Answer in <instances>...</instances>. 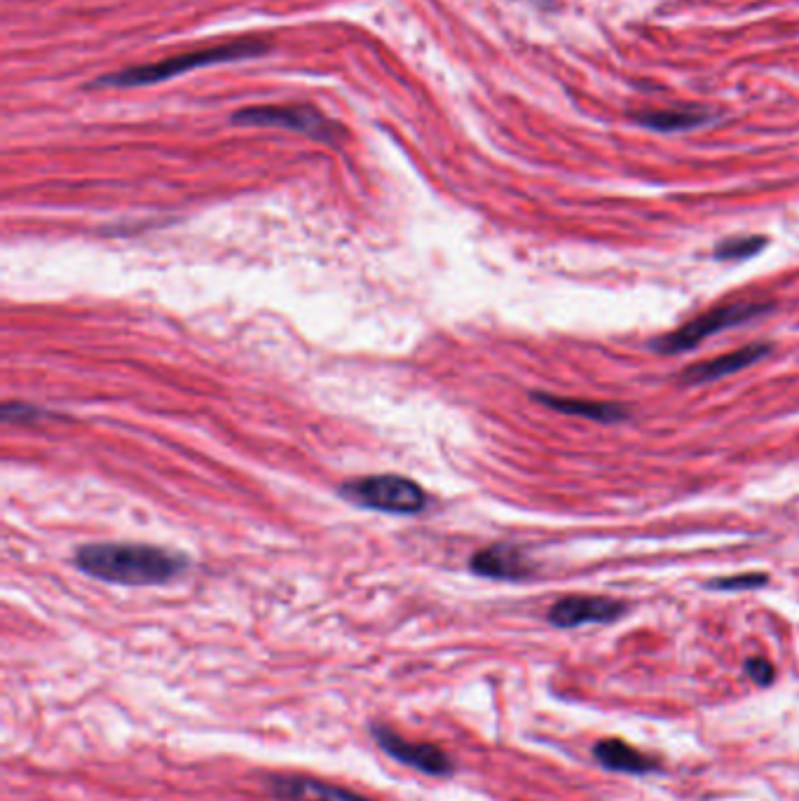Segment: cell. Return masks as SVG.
Here are the masks:
<instances>
[{
    "instance_id": "1",
    "label": "cell",
    "mask_w": 799,
    "mask_h": 801,
    "mask_svg": "<svg viewBox=\"0 0 799 801\" xmlns=\"http://www.w3.org/2000/svg\"><path fill=\"white\" fill-rule=\"evenodd\" d=\"M73 563L87 577L120 586H160L186 572L183 553L150 544H87Z\"/></svg>"
},
{
    "instance_id": "2",
    "label": "cell",
    "mask_w": 799,
    "mask_h": 801,
    "mask_svg": "<svg viewBox=\"0 0 799 801\" xmlns=\"http://www.w3.org/2000/svg\"><path fill=\"white\" fill-rule=\"evenodd\" d=\"M268 43L258 38L247 40H232V43H221L214 47H202V50H193L186 54H176V57L155 61V64H141L125 68V71L101 75L94 80L90 87H146L157 85V82L172 80L176 75L193 71L200 66H214L225 64V61H239V59H254L268 52Z\"/></svg>"
},
{
    "instance_id": "3",
    "label": "cell",
    "mask_w": 799,
    "mask_h": 801,
    "mask_svg": "<svg viewBox=\"0 0 799 801\" xmlns=\"http://www.w3.org/2000/svg\"><path fill=\"white\" fill-rule=\"evenodd\" d=\"M347 502L364 506V509L399 513V516H413L427 506V492L411 478L380 474L366 476L357 481H347L340 488Z\"/></svg>"
},
{
    "instance_id": "4",
    "label": "cell",
    "mask_w": 799,
    "mask_h": 801,
    "mask_svg": "<svg viewBox=\"0 0 799 801\" xmlns=\"http://www.w3.org/2000/svg\"><path fill=\"white\" fill-rule=\"evenodd\" d=\"M232 122L235 125L244 127H277V129H291V132L305 134L314 141H324L331 143V146H338V141L345 136V129L333 122L331 118H326L322 111L312 106H249V108H239V111L232 115Z\"/></svg>"
},
{
    "instance_id": "5",
    "label": "cell",
    "mask_w": 799,
    "mask_h": 801,
    "mask_svg": "<svg viewBox=\"0 0 799 801\" xmlns=\"http://www.w3.org/2000/svg\"><path fill=\"white\" fill-rule=\"evenodd\" d=\"M771 310L769 303H734L725 307H715L701 317L687 321L678 331L664 335L654 342V349L661 354H682L687 349H694L701 340L710 338V335L725 331V328L741 326L746 321H753L762 314Z\"/></svg>"
},
{
    "instance_id": "6",
    "label": "cell",
    "mask_w": 799,
    "mask_h": 801,
    "mask_svg": "<svg viewBox=\"0 0 799 801\" xmlns=\"http://www.w3.org/2000/svg\"><path fill=\"white\" fill-rule=\"evenodd\" d=\"M371 734L382 752H387L396 762L413 766V769L427 773V776H450L453 773V759L439 745L406 741L404 736H399L385 724H373Z\"/></svg>"
},
{
    "instance_id": "7",
    "label": "cell",
    "mask_w": 799,
    "mask_h": 801,
    "mask_svg": "<svg viewBox=\"0 0 799 801\" xmlns=\"http://www.w3.org/2000/svg\"><path fill=\"white\" fill-rule=\"evenodd\" d=\"M626 614V605L600 595H568L549 609V623L556 628H577L584 623H612Z\"/></svg>"
},
{
    "instance_id": "8",
    "label": "cell",
    "mask_w": 799,
    "mask_h": 801,
    "mask_svg": "<svg viewBox=\"0 0 799 801\" xmlns=\"http://www.w3.org/2000/svg\"><path fill=\"white\" fill-rule=\"evenodd\" d=\"M265 785L277 799L284 801H373L364 794L347 790V787L331 785L326 780L310 776H298V773H272L265 778Z\"/></svg>"
},
{
    "instance_id": "9",
    "label": "cell",
    "mask_w": 799,
    "mask_h": 801,
    "mask_svg": "<svg viewBox=\"0 0 799 801\" xmlns=\"http://www.w3.org/2000/svg\"><path fill=\"white\" fill-rule=\"evenodd\" d=\"M469 567L478 577L500 581H523L532 577V572H535L528 563V558H525V553L511 544H495L478 551L469 560Z\"/></svg>"
},
{
    "instance_id": "10",
    "label": "cell",
    "mask_w": 799,
    "mask_h": 801,
    "mask_svg": "<svg viewBox=\"0 0 799 801\" xmlns=\"http://www.w3.org/2000/svg\"><path fill=\"white\" fill-rule=\"evenodd\" d=\"M769 354H771L769 345H764V342H755V345L741 347V349H736V352L715 356V359L701 361V364L687 368V371L682 373V382H687V385H706V382H715L720 378H727V375H732V373H739V371H743V368L762 361L764 356H769Z\"/></svg>"
},
{
    "instance_id": "11",
    "label": "cell",
    "mask_w": 799,
    "mask_h": 801,
    "mask_svg": "<svg viewBox=\"0 0 799 801\" xmlns=\"http://www.w3.org/2000/svg\"><path fill=\"white\" fill-rule=\"evenodd\" d=\"M593 757L598 759L600 766L619 773H633V776H643V773L659 771V762L645 752H640L633 745H628L619 738H605L593 745Z\"/></svg>"
},
{
    "instance_id": "12",
    "label": "cell",
    "mask_w": 799,
    "mask_h": 801,
    "mask_svg": "<svg viewBox=\"0 0 799 801\" xmlns=\"http://www.w3.org/2000/svg\"><path fill=\"white\" fill-rule=\"evenodd\" d=\"M532 399L542 406L558 410L563 415H579L586 417V420L593 422H624L628 417V410L624 406H617V403H603V401H589V399H568V396H553L544 392H535Z\"/></svg>"
},
{
    "instance_id": "13",
    "label": "cell",
    "mask_w": 799,
    "mask_h": 801,
    "mask_svg": "<svg viewBox=\"0 0 799 801\" xmlns=\"http://www.w3.org/2000/svg\"><path fill=\"white\" fill-rule=\"evenodd\" d=\"M633 120L652 132H687V129L701 127L710 120L701 111H643L635 113Z\"/></svg>"
},
{
    "instance_id": "14",
    "label": "cell",
    "mask_w": 799,
    "mask_h": 801,
    "mask_svg": "<svg viewBox=\"0 0 799 801\" xmlns=\"http://www.w3.org/2000/svg\"><path fill=\"white\" fill-rule=\"evenodd\" d=\"M764 246H767V239L757 237V235L732 237V239H725V242L715 246V258L717 260H746V258L757 256Z\"/></svg>"
},
{
    "instance_id": "15",
    "label": "cell",
    "mask_w": 799,
    "mask_h": 801,
    "mask_svg": "<svg viewBox=\"0 0 799 801\" xmlns=\"http://www.w3.org/2000/svg\"><path fill=\"white\" fill-rule=\"evenodd\" d=\"M769 581L767 574H736V577H725V579H715L710 581V586L717 588V591H755V588L764 586Z\"/></svg>"
},
{
    "instance_id": "16",
    "label": "cell",
    "mask_w": 799,
    "mask_h": 801,
    "mask_svg": "<svg viewBox=\"0 0 799 801\" xmlns=\"http://www.w3.org/2000/svg\"><path fill=\"white\" fill-rule=\"evenodd\" d=\"M746 675L760 687H771L776 680V668L764 656H753L746 661Z\"/></svg>"
}]
</instances>
